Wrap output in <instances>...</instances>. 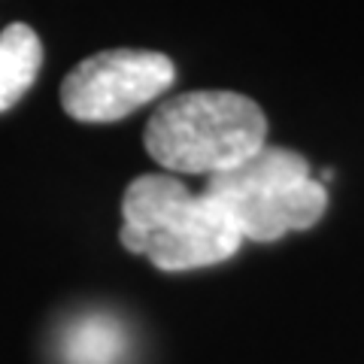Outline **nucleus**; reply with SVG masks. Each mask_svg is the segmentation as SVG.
<instances>
[{
	"label": "nucleus",
	"instance_id": "nucleus-1",
	"mask_svg": "<svg viewBox=\"0 0 364 364\" xmlns=\"http://www.w3.org/2000/svg\"><path fill=\"white\" fill-rule=\"evenodd\" d=\"M119 237L164 273L222 264L243 246L234 219L207 191H191L170 173L136 176L124 188Z\"/></svg>",
	"mask_w": 364,
	"mask_h": 364
},
{
	"label": "nucleus",
	"instance_id": "nucleus-2",
	"mask_svg": "<svg viewBox=\"0 0 364 364\" xmlns=\"http://www.w3.org/2000/svg\"><path fill=\"white\" fill-rule=\"evenodd\" d=\"M143 143L173 173L215 176L267 143V116L240 91H186L158 104L146 122Z\"/></svg>",
	"mask_w": 364,
	"mask_h": 364
},
{
	"label": "nucleus",
	"instance_id": "nucleus-3",
	"mask_svg": "<svg viewBox=\"0 0 364 364\" xmlns=\"http://www.w3.org/2000/svg\"><path fill=\"white\" fill-rule=\"evenodd\" d=\"M203 191L231 215L243 240L252 243H273L291 231H306L328 207V188L313 176L306 158L270 143L243 164L207 176Z\"/></svg>",
	"mask_w": 364,
	"mask_h": 364
},
{
	"label": "nucleus",
	"instance_id": "nucleus-4",
	"mask_svg": "<svg viewBox=\"0 0 364 364\" xmlns=\"http://www.w3.org/2000/svg\"><path fill=\"white\" fill-rule=\"evenodd\" d=\"M173 79L176 67L161 52L107 49L79 61L64 76L61 107L76 122H119L161 97Z\"/></svg>",
	"mask_w": 364,
	"mask_h": 364
},
{
	"label": "nucleus",
	"instance_id": "nucleus-5",
	"mask_svg": "<svg viewBox=\"0 0 364 364\" xmlns=\"http://www.w3.org/2000/svg\"><path fill=\"white\" fill-rule=\"evenodd\" d=\"M43 64V43L25 21L0 31V112L13 109L28 95Z\"/></svg>",
	"mask_w": 364,
	"mask_h": 364
},
{
	"label": "nucleus",
	"instance_id": "nucleus-6",
	"mask_svg": "<svg viewBox=\"0 0 364 364\" xmlns=\"http://www.w3.org/2000/svg\"><path fill=\"white\" fill-rule=\"evenodd\" d=\"M119 334L104 318H91L82 328H76L67 340V355L76 364H112L119 355Z\"/></svg>",
	"mask_w": 364,
	"mask_h": 364
}]
</instances>
